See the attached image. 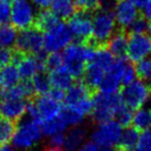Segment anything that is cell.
<instances>
[{
    "label": "cell",
    "instance_id": "obj_1",
    "mask_svg": "<svg viewBox=\"0 0 151 151\" xmlns=\"http://www.w3.org/2000/svg\"><path fill=\"white\" fill-rule=\"evenodd\" d=\"M63 101L62 116L69 127L80 126L92 112L93 99L91 97L90 88L83 82L73 83L64 92Z\"/></svg>",
    "mask_w": 151,
    "mask_h": 151
},
{
    "label": "cell",
    "instance_id": "obj_2",
    "mask_svg": "<svg viewBox=\"0 0 151 151\" xmlns=\"http://www.w3.org/2000/svg\"><path fill=\"white\" fill-rule=\"evenodd\" d=\"M63 91L51 89L47 94L38 95L32 103L28 104V117L38 121L40 124L55 119L61 115L63 110Z\"/></svg>",
    "mask_w": 151,
    "mask_h": 151
},
{
    "label": "cell",
    "instance_id": "obj_3",
    "mask_svg": "<svg viewBox=\"0 0 151 151\" xmlns=\"http://www.w3.org/2000/svg\"><path fill=\"white\" fill-rule=\"evenodd\" d=\"M95 49L83 42H70L62 51L63 66L73 79H79L84 75L86 65L91 60Z\"/></svg>",
    "mask_w": 151,
    "mask_h": 151
},
{
    "label": "cell",
    "instance_id": "obj_4",
    "mask_svg": "<svg viewBox=\"0 0 151 151\" xmlns=\"http://www.w3.org/2000/svg\"><path fill=\"white\" fill-rule=\"evenodd\" d=\"M115 61V57L107 47L99 46L95 49L91 60L87 63L84 71L85 84L92 89H99L106 73Z\"/></svg>",
    "mask_w": 151,
    "mask_h": 151
},
{
    "label": "cell",
    "instance_id": "obj_5",
    "mask_svg": "<svg viewBox=\"0 0 151 151\" xmlns=\"http://www.w3.org/2000/svg\"><path fill=\"white\" fill-rule=\"evenodd\" d=\"M44 137L42 124L36 120L28 117L21 119L15 126L12 145L19 151H29L33 149Z\"/></svg>",
    "mask_w": 151,
    "mask_h": 151
},
{
    "label": "cell",
    "instance_id": "obj_6",
    "mask_svg": "<svg viewBox=\"0 0 151 151\" xmlns=\"http://www.w3.org/2000/svg\"><path fill=\"white\" fill-rule=\"evenodd\" d=\"M123 105L124 103L121 99V95L117 93L107 94L99 92L93 97V108L91 115L97 123L107 121L113 119L117 111Z\"/></svg>",
    "mask_w": 151,
    "mask_h": 151
},
{
    "label": "cell",
    "instance_id": "obj_7",
    "mask_svg": "<svg viewBox=\"0 0 151 151\" xmlns=\"http://www.w3.org/2000/svg\"><path fill=\"white\" fill-rule=\"evenodd\" d=\"M44 51L50 53H60L73 42V35L68 29L67 24L59 20L52 27L45 30Z\"/></svg>",
    "mask_w": 151,
    "mask_h": 151
},
{
    "label": "cell",
    "instance_id": "obj_8",
    "mask_svg": "<svg viewBox=\"0 0 151 151\" xmlns=\"http://www.w3.org/2000/svg\"><path fill=\"white\" fill-rule=\"evenodd\" d=\"M116 21L111 9H103L92 17V38L99 45L107 44L116 31Z\"/></svg>",
    "mask_w": 151,
    "mask_h": 151
},
{
    "label": "cell",
    "instance_id": "obj_9",
    "mask_svg": "<svg viewBox=\"0 0 151 151\" xmlns=\"http://www.w3.org/2000/svg\"><path fill=\"white\" fill-rule=\"evenodd\" d=\"M151 96V85L142 80H134L124 86L121 92V99L124 105L132 111L139 110L149 101Z\"/></svg>",
    "mask_w": 151,
    "mask_h": 151
},
{
    "label": "cell",
    "instance_id": "obj_10",
    "mask_svg": "<svg viewBox=\"0 0 151 151\" xmlns=\"http://www.w3.org/2000/svg\"><path fill=\"white\" fill-rule=\"evenodd\" d=\"M9 22L17 30H25L35 23L36 9L30 0H13Z\"/></svg>",
    "mask_w": 151,
    "mask_h": 151
},
{
    "label": "cell",
    "instance_id": "obj_11",
    "mask_svg": "<svg viewBox=\"0 0 151 151\" xmlns=\"http://www.w3.org/2000/svg\"><path fill=\"white\" fill-rule=\"evenodd\" d=\"M122 130V126L114 119L99 122L91 132V141L101 148L114 147L119 142Z\"/></svg>",
    "mask_w": 151,
    "mask_h": 151
},
{
    "label": "cell",
    "instance_id": "obj_12",
    "mask_svg": "<svg viewBox=\"0 0 151 151\" xmlns=\"http://www.w3.org/2000/svg\"><path fill=\"white\" fill-rule=\"evenodd\" d=\"M16 47L25 55H40L44 52L42 32L38 28H27L18 34Z\"/></svg>",
    "mask_w": 151,
    "mask_h": 151
},
{
    "label": "cell",
    "instance_id": "obj_13",
    "mask_svg": "<svg viewBox=\"0 0 151 151\" xmlns=\"http://www.w3.org/2000/svg\"><path fill=\"white\" fill-rule=\"evenodd\" d=\"M151 55V36L147 33H128L126 56L132 63H138Z\"/></svg>",
    "mask_w": 151,
    "mask_h": 151
},
{
    "label": "cell",
    "instance_id": "obj_14",
    "mask_svg": "<svg viewBox=\"0 0 151 151\" xmlns=\"http://www.w3.org/2000/svg\"><path fill=\"white\" fill-rule=\"evenodd\" d=\"M67 26L73 38L78 42H84L92 37V17L89 13H75L68 19Z\"/></svg>",
    "mask_w": 151,
    "mask_h": 151
},
{
    "label": "cell",
    "instance_id": "obj_15",
    "mask_svg": "<svg viewBox=\"0 0 151 151\" xmlns=\"http://www.w3.org/2000/svg\"><path fill=\"white\" fill-rule=\"evenodd\" d=\"M15 62L20 77L24 81H31L35 76L42 73V70L45 68V60L40 55L16 56Z\"/></svg>",
    "mask_w": 151,
    "mask_h": 151
},
{
    "label": "cell",
    "instance_id": "obj_16",
    "mask_svg": "<svg viewBox=\"0 0 151 151\" xmlns=\"http://www.w3.org/2000/svg\"><path fill=\"white\" fill-rule=\"evenodd\" d=\"M113 15L120 29H129L132 24L140 16L138 6L129 0H116L113 6Z\"/></svg>",
    "mask_w": 151,
    "mask_h": 151
},
{
    "label": "cell",
    "instance_id": "obj_17",
    "mask_svg": "<svg viewBox=\"0 0 151 151\" xmlns=\"http://www.w3.org/2000/svg\"><path fill=\"white\" fill-rule=\"evenodd\" d=\"M28 104L26 99H15L1 94L0 96V116L11 120L20 121L27 114Z\"/></svg>",
    "mask_w": 151,
    "mask_h": 151
},
{
    "label": "cell",
    "instance_id": "obj_18",
    "mask_svg": "<svg viewBox=\"0 0 151 151\" xmlns=\"http://www.w3.org/2000/svg\"><path fill=\"white\" fill-rule=\"evenodd\" d=\"M125 60L124 58L115 59L112 66L106 73L105 78L101 81L99 89L101 92L107 93V94H114L117 93L121 86V75L123 69Z\"/></svg>",
    "mask_w": 151,
    "mask_h": 151
},
{
    "label": "cell",
    "instance_id": "obj_19",
    "mask_svg": "<svg viewBox=\"0 0 151 151\" xmlns=\"http://www.w3.org/2000/svg\"><path fill=\"white\" fill-rule=\"evenodd\" d=\"M128 42V33L124 29L116 30L108 40V50L116 58H124L126 56V49Z\"/></svg>",
    "mask_w": 151,
    "mask_h": 151
},
{
    "label": "cell",
    "instance_id": "obj_20",
    "mask_svg": "<svg viewBox=\"0 0 151 151\" xmlns=\"http://www.w3.org/2000/svg\"><path fill=\"white\" fill-rule=\"evenodd\" d=\"M48 77L52 89L63 91V92H65L73 83V78L64 66L50 71Z\"/></svg>",
    "mask_w": 151,
    "mask_h": 151
},
{
    "label": "cell",
    "instance_id": "obj_21",
    "mask_svg": "<svg viewBox=\"0 0 151 151\" xmlns=\"http://www.w3.org/2000/svg\"><path fill=\"white\" fill-rule=\"evenodd\" d=\"M87 132L83 127L80 126H73L65 134L64 149L66 151H78L79 148L86 142Z\"/></svg>",
    "mask_w": 151,
    "mask_h": 151
},
{
    "label": "cell",
    "instance_id": "obj_22",
    "mask_svg": "<svg viewBox=\"0 0 151 151\" xmlns=\"http://www.w3.org/2000/svg\"><path fill=\"white\" fill-rule=\"evenodd\" d=\"M21 77L16 64H7L0 66V88L6 90L20 83Z\"/></svg>",
    "mask_w": 151,
    "mask_h": 151
},
{
    "label": "cell",
    "instance_id": "obj_23",
    "mask_svg": "<svg viewBox=\"0 0 151 151\" xmlns=\"http://www.w3.org/2000/svg\"><path fill=\"white\" fill-rule=\"evenodd\" d=\"M73 0H54L51 5V12L58 19H69L76 13Z\"/></svg>",
    "mask_w": 151,
    "mask_h": 151
},
{
    "label": "cell",
    "instance_id": "obj_24",
    "mask_svg": "<svg viewBox=\"0 0 151 151\" xmlns=\"http://www.w3.org/2000/svg\"><path fill=\"white\" fill-rule=\"evenodd\" d=\"M68 127L69 126L67 124L66 120L62 116V113H61L60 116H58L55 119H52L50 121L45 122V123L42 124L44 136H47L48 138L57 134H64L65 132H67Z\"/></svg>",
    "mask_w": 151,
    "mask_h": 151
},
{
    "label": "cell",
    "instance_id": "obj_25",
    "mask_svg": "<svg viewBox=\"0 0 151 151\" xmlns=\"http://www.w3.org/2000/svg\"><path fill=\"white\" fill-rule=\"evenodd\" d=\"M18 34V30L12 24L0 25V48L12 49L16 47Z\"/></svg>",
    "mask_w": 151,
    "mask_h": 151
},
{
    "label": "cell",
    "instance_id": "obj_26",
    "mask_svg": "<svg viewBox=\"0 0 151 151\" xmlns=\"http://www.w3.org/2000/svg\"><path fill=\"white\" fill-rule=\"evenodd\" d=\"M139 139V130L134 127H127L122 130L120 136L118 146L122 149V151H132L134 149Z\"/></svg>",
    "mask_w": 151,
    "mask_h": 151
},
{
    "label": "cell",
    "instance_id": "obj_27",
    "mask_svg": "<svg viewBox=\"0 0 151 151\" xmlns=\"http://www.w3.org/2000/svg\"><path fill=\"white\" fill-rule=\"evenodd\" d=\"M132 127L138 130H145L151 127V108L139 109L132 115Z\"/></svg>",
    "mask_w": 151,
    "mask_h": 151
},
{
    "label": "cell",
    "instance_id": "obj_28",
    "mask_svg": "<svg viewBox=\"0 0 151 151\" xmlns=\"http://www.w3.org/2000/svg\"><path fill=\"white\" fill-rule=\"evenodd\" d=\"M32 93H33V90H32L30 82L29 81H24V82L18 83L17 85H15L12 88L4 90L2 94L7 95V96H11V97H15V99H26Z\"/></svg>",
    "mask_w": 151,
    "mask_h": 151
},
{
    "label": "cell",
    "instance_id": "obj_29",
    "mask_svg": "<svg viewBox=\"0 0 151 151\" xmlns=\"http://www.w3.org/2000/svg\"><path fill=\"white\" fill-rule=\"evenodd\" d=\"M31 84L32 90L34 93L38 95L47 94L51 91L52 87H51V83L49 80V77L45 73H40L37 76H35L31 81H29Z\"/></svg>",
    "mask_w": 151,
    "mask_h": 151
},
{
    "label": "cell",
    "instance_id": "obj_30",
    "mask_svg": "<svg viewBox=\"0 0 151 151\" xmlns=\"http://www.w3.org/2000/svg\"><path fill=\"white\" fill-rule=\"evenodd\" d=\"M59 20L60 19H58L51 11L45 9V11H42L36 16L35 24L37 25L38 29L44 30L45 31V30H47L48 28L52 27L54 24H56Z\"/></svg>",
    "mask_w": 151,
    "mask_h": 151
},
{
    "label": "cell",
    "instance_id": "obj_31",
    "mask_svg": "<svg viewBox=\"0 0 151 151\" xmlns=\"http://www.w3.org/2000/svg\"><path fill=\"white\" fill-rule=\"evenodd\" d=\"M15 124L13 121L0 116V144H7L12 141Z\"/></svg>",
    "mask_w": 151,
    "mask_h": 151
},
{
    "label": "cell",
    "instance_id": "obj_32",
    "mask_svg": "<svg viewBox=\"0 0 151 151\" xmlns=\"http://www.w3.org/2000/svg\"><path fill=\"white\" fill-rule=\"evenodd\" d=\"M136 73L140 80L146 81L151 85V58L143 59L140 62L137 63Z\"/></svg>",
    "mask_w": 151,
    "mask_h": 151
},
{
    "label": "cell",
    "instance_id": "obj_33",
    "mask_svg": "<svg viewBox=\"0 0 151 151\" xmlns=\"http://www.w3.org/2000/svg\"><path fill=\"white\" fill-rule=\"evenodd\" d=\"M134 151H151V127L145 129L139 134Z\"/></svg>",
    "mask_w": 151,
    "mask_h": 151
},
{
    "label": "cell",
    "instance_id": "obj_34",
    "mask_svg": "<svg viewBox=\"0 0 151 151\" xmlns=\"http://www.w3.org/2000/svg\"><path fill=\"white\" fill-rule=\"evenodd\" d=\"M77 9L85 13L99 11L101 5V0H73Z\"/></svg>",
    "mask_w": 151,
    "mask_h": 151
},
{
    "label": "cell",
    "instance_id": "obj_35",
    "mask_svg": "<svg viewBox=\"0 0 151 151\" xmlns=\"http://www.w3.org/2000/svg\"><path fill=\"white\" fill-rule=\"evenodd\" d=\"M63 66V59L61 53H50L45 59V68L49 71L60 68Z\"/></svg>",
    "mask_w": 151,
    "mask_h": 151
},
{
    "label": "cell",
    "instance_id": "obj_36",
    "mask_svg": "<svg viewBox=\"0 0 151 151\" xmlns=\"http://www.w3.org/2000/svg\"><path fill=\"white\" fill-rule=\"evenodd\" d=\"M132 111L125 105H123L116 113V121L120 124L121 126H128L132 124Z\"/></svg>",
    "mask_w": 151,
    "mask_h": 151
},
{
    "label": "cell",
    "instance_id": "obj_37",
    "mask_svg": "<svg viewBox=\"0 0 151 151\" xmlns=\"http://www.w3.org/2000/svg\"><path fill=\"white\" fill-rule=\"evenodd\" d=\"M136 67L132 65V63H129L125 61L124 63L123 69H122V75H121V84L126 86V85L130 84L132 82L134 81L136 78Z\"/></svg>",
    "mask_w": 151,
    "mask_h": 151
},
{
    "label": "cell",
    "instance_id": "obj_38",
    "mask_svg": "<svg viewBox=\"0 0 151 151\" xmlns=\"http://www.w3.org/2000/svg\"><path fill=\"white\" fill-rule=\"evenodd\" d=\"M147 28H148V21L145 19L142 14H140L136 21L132 24L129 29L130 33H145V31H147Z\"/></svg>",
    "mask_w": 151,
    "mask_h": 151
},
{
    "label": "cell",
    "instance_id": "obj_39",
    "mask_svg": "<svg viewBox=\"0 0 151 151\" xmlns=\"http://www.w3.org/2000/svg\"><path fill=\"white\" fill-rule=\"evenodd\" d=\"M12 4L7 0H0V25L7 24L11 19Z\"/></svg>",
    "mask_w": 151,
    "mask_h": 151
},
{
    "label": "cell",
    "instance_id": "obj_40",
    "mask_svg": "<svg viewBox=\"0 0 151 151\" xmlns=\"http://www.w3.org/2000/svg\"><path fill=\"white\" fill-rule=\"evenodd\" d=\"M16 55L12 52L11 49L0 48V66L11 64L15 62Z\"/></svg>",
    "mask_w": 151,
    "mask_h": 151
},
{
    "label": "cell",
    "instance_id": "obj_41",
    "mask_svg": "<svg viewBox=\"0 0 151 151\" xmlns=\"http://www.w3.org/2000/svg\"><path fill=\"white\" fill-rule=\"evenodd\" d=\"M65 140V132L64 134H57L54 136L49 137V143H50L51 147L54 148H62L64 145Z\"/></svg>",
    "mask_w": 151,
    "mask_h": 151
},
{
    "label": "cell",
    "instance_id": "obj_42",
    "mask_svg": "<svg viewBox=\"0 0 151 151\" xmlns=\"http://www.w3.org/2000/svg\"><path fill=\"white\" fill-rule=\"evenodd\" d=\"M32 4L35 6V9H38L40 11H45L51 7L54 0H30Z\"/></svg>",
    "mask_w": 151,
    "mask_h": 151
},
{
    "label": "cell",
    "instance_id": "obj_43",
    "mask_svg": "<svg viewBox=\"0 0 151 151\" xmlns=\"http://www.w3.org/2000/svg\"><path fill=\"white\" fill-rule=\"evenodd\" d=\"M101 147L95 144L93 141H86L82 146L79 148L78 151H99Z\"/></svg>",
    "mask_w": 151,
    "mask_h": 151
},
{
    "label": "cell",
    "instance_id": "obj_44",
    "mask_svg": "<svg viewBox=\"0 0 151 151\" xmlns=\"http://www.w3.org/2000/svg\"><path fill=\"white\" fill-rule=\"evenodd\" d=\"M143 13L142 15L147 21L151 22V0H145L142 5Z\"/></svg>",
    "mask_w": 151,
    "mask_h": 151
},
{
    "label": "cell",
    "instance_id": "obj_45",
    "mask_svg": "<svg viewBox=\"0 0 151 151\" xmlns=\"http://www.w3.org/2000/svg\"><path fill=\"white\" fill-rule=\"evenodd\" d=\"M0 151H15V149L6 144H2L0 146Z\"/></svg>",
    "mask_w": 151,
    "mask_h": 151
},
{
    "label": "cell",
    "instance_id": "obj_46",
    "mask_svg": "<svg viewBox=\"0 0 151 151\" xmlns=\"http://www.w3.org/2000/svg\"><path fill=\"white\" fill-rule=\"evenodd\" d=\"M130 2H132L134 3L136 6H138V7H142V5H143V3H144V1L145 0H129Z\"/></svg>",
    "mask_w": 151,
    "mask_h": 151
},
{
    "label": "cell",
    "instance_id": "obj_47",
    "mask_svg": "<svg viewBox=\"0 0 151 151\" xmlns=\"http://www.w3.org/2000/svg\"><path fill=\"white\" fill-rule=\"evenodd\" d=\"M99 151H117L114 147H101Z\"/></svg>",
    "mask_w": 151,
    "mask_h": 151
},
{
    "label": "cell",
    "instance_id": "obj_48",
    "mask_svg": "<svg viewBox=\"0 0 151 151\" xmlns=\"http://www.w3.org/2000/svg\"><path fill=\"white\" fill-rule=\"evenodd\" d=\"M45 151H64V150H62L61 148H54V147H49V148H47Z\"/></svg>",
    "mask_w": 151,
    "mask_h": 151
},
{
    "label": "cell",
    "instance_id": "obj_49",
    "mask_svg": "<svg viewBox=\"0 0 151 151\" xmlns=\"http://www.w3.org/2000/svg\"><path fill=\"white\" fill-rule=\"evenodd\" d=\"M7 1H9V2H12V1H13V0H7Z\"/></svg>",
    "mask_w": 151,
    "mask_h": 151
}]
</instances>
